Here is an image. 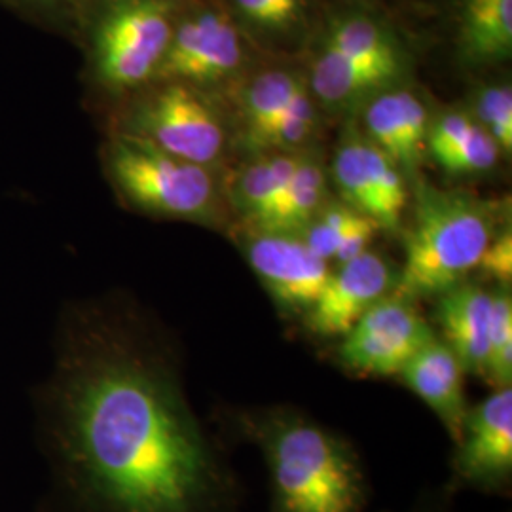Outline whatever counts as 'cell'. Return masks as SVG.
Returning a JSON list of instances; mask_svg holds the SVG:
<instances>
[{
	"label": "cell",
	"instance_id": "13",
	"mask_svg": "<svg viewBox=\"0 0 512 512\" xmlns=\"http://www.w3.org/2000/svg\"><path fill=\"white\" fill-rule=\"evenodd\" d=\"M465 374L458 355L437 334L408 359L399 374L406 387L435 412L454 442L461 437L469 412Z\"/></svg>",
	"mask_w": 512,
	"mask_h": 512
},
{
	"label": "cell",
	"instance_id": "9",
	"mask_svg": "<svg viewBox=\"0 0 512 512\" xmlns=\"http://www.w3.org/2000/svg\"><path fill=\"white\" fill-rule=\"evenodd\" d=\"M452 486L509 494L512 484V389L501 387L469 406L452 459Z\"/></svg>",
	"mask_w": 512,
	"mask_h": 512
},
{
	"label": "cell",
	"instance_id": "25",
	"mask_svg": "<svg viewBox=\"0 0 512 512\" xmlns=\"http://www.w3.org/2000/svg\"><path fill=\"white\" fill-rule=\"evenodd\" d=\"M501 158V150L497 147L494 137L482 128L478 122L471 133L450 150L437 164L456 175H480L492 171Z\"/></svg>",
	"mask_w": 512,
	"mask_h": 512
},
{
	"label": "cell",
	"instance_id": "15",
	"mask_svg": "<svg viewBox=\"0 0 512 512\" xmlns=\"http://www.w3.org/2000/svg\"><path fill=\"white\" fill-rule=\"evenodd\" d=\"M406 67L359 63L313 46L306 74L317 105L329 110H348L366 103L372 95L403 82Z\"/></svg>",
	"mask_w": 512,
	"mask_h": 512
},
{
	"label": "cell",
	"instance_id": "18",
	"mask_svg": "<svg viewBox=\"0 0 512 512\" xmlns=\"http://www.w3.org/2000/svg\"><path fill=\"white\" fill-rule=\"evenodd\" d=\"M239 97V122L243 145L255 152L262 135L287 109L294 93L306 84V74L293 67L274 65L256 71Z\"/></svg>",
	"mask_w": 512,
	"mask_h": 512
},
{
	"label": "cell",
	"instance_id": "12",
	"mask_svg": "<svg viewBox=\"0 0 512 512\" xmlns=\"http://www.w3.org/2000/svg\"><path fill=\"white\" fill-rule=\"evenodd\" d=\"M363 135L403 171L412 173L427 152L431 114L420 95L399 84L361 105Z\"/></svg>",
	"mask_w": 512,
	"mask_h": 512
},
{
	"label": "cell",
	"instance_id": "1",
	"mask_svg": "<svg viewBox=\"0 0 512 512\" xmlns=\"http://www.w3.org/2000/svg\"><path fill=\"white\" fill-rule=\"evenodd\" d=\"M67 437L84 484L105 512H243V486L175 374L110 348L76 374Z\"/></svg>",
	"mask_w": 512,
	"mask_h": 512
},
{
	"label": "cell",
	"instance_id": "8",
	"mask_svg": "<svg viewBox=\"0 0 512 512\" xmlns=\"http://www.w3.org/2000/svg\"><path fill=\"white\" fill-rule=\"evenodd\" d=\"M433 336L414 300L389 293L342 336L336 359L349 374L393 378Z\"/></svg>",
	"mask_w": 512,
	"mask_h": 512
},
{
	"label": "cell",
	"instance_id": "19",
	"mask_svg": "<svg viewBox=\"0 0 512 512\" xmlns=\"http://www.w3.org/2000/svg\"><path fill=\"white\" fill-rule=\"evenodd\" d=\"M329 200V175L315 158L302 154L283 192L253 230L300 234Z\"/></svg>",
	"mask_w": 512,
	"mask_h": 512
},
{
	"label": "cell",
	"instance_id": "4",
	"mask_svg": "<svg viewBox=\"0 0 512 512\" xmlns=\"http://www.w3.org/2000/svg\"><path fill=\"white\" fill-rule=\"evenodd\" d=\"M107 165L120 194L145 213L202 224L222 219L224 203L211 167L186 162L128 133L110 141Z\"/></svg>",
	"mask_w": 512,
	"mask_h": 512
},
{
	"label": "cell",
	"instance_id": "24",
	"mask_svg": "<svg viewBox=\"0 0 512 512\" xmlns=\"http://www.w3.org/2000/svg\"><path fill=\"white\" fill-rule=\"evenodd\" d=\"M476 122L494 137L501 154L512 150V88L511 84H488L476 90L473 109Z\"/></svg>",
	"mask_w": 512,
	"mask_h": 512
},
{
	"label": "cell",
	"instance_id": "3",
	"mask_svg": "<svg viewBox=\"0 0 512 512\" xmlns=\"http://www.w3.org/2000/svg\"><path fill=\"white\" fill-rule=\"evenodd\" d=\"M497 220L492 202L420 184L393 294L418 302L467 281L499 230Z\"/></svg>",
	"mask_w": 512,
	"mask_h": 512
},
{
	"label": "cell",
	"instance_id": "10",
	"mask_svg": "<svg viewBox=\"0 0 512 512\" xmlns=\"http://www.w3.org/2000/svg\"><path fill=\"white\" fill-rule=\"evenodd\" d=\"M245 256L277 308L304 315L329 279L330 266L296 234L253 230Z\"/></svg>",
	"mask_w": 512,
	"mask_h": 512
},
{
	"label": "cell",
	"instance_id": "21",
	"mask_svg": "<svg viewBox=\"0 0 512 512\" xmlns=\"http://www.w3.org/2000/svg\"><path fill=\"white\" fill-rule=\"evenodd\" d=\"M319 128L317 101L311 95L308 80L294 93L287 109L272 124L262 139L258 141L255 154L262 152H304L302 147L308 145Z\"/></svg>",
	"mask_w": 512,
	"mask_h": 512
},
{
	"label": "cell",
	"instance_id": "7",
	"mask_svg": "<svg viewBox=\"0 0 512 512\" xmlns=\"http://www.w3.org/2000/svg\"><path fill=\"white\" fill-rule=\"evenodd\" d=\"M122 133L211 169L226 148V128L217 107L200 88L175 80L158 82L131 109Z\"/></svg>",
	"mask_w": 512,
	"mask_h": 512
},
{
	"label": "cell",
	"instance_id": "27",
	"mask_svg": "<svg viewBox=\"0 0 512 512\" xmlns=\"http://www.w3.org/2000/svg\"><path fill=\"white\" fill-rule=\"evenodd\" d=\"M476 270H482L488 279L497 283V287H511L512 234L509 228H499L495 232L486 251L480 256Z\"/></svg>",
	"mask_w": 512,
	"mask_h": 512
},
{
	"label": "cell",
	"instance_id": "23",
	"mask_svg": "<svg viewBox=\"0 0 512 512\" xmlns=\"http://www.w3.org/2000/svg\"><path fill=\"white\" fill-rule=\"evenodd\" d=\"M361 215L363 213L353 209L344 200L329 198L315 213V217L306 224V228L296 236L304 239L313 253L330 262L334 260L342 238Z\"/></svg>",
	"mask_w": 512,
	"mask_h": 512
},
{
	"label": "cell",
	"instance_id": "6",
	"mask_svg": "<svg viewBox=\"0 0 512 512\" xmlns=\"http://www.w3.org/2000/svg\"><path fill=\"white\" fill-rule=\"evenodd\" d=\"M255 50L222 0H184L154 82L175 80L205 92L238 80Z\"/></svg>",
	"mask_w": 512,
	"mask_h": 512
},
{
	"label": "cell",
	"instance_id": "29",
	"mask_svg": "<svg viewBox=\"0 0 512 512\" xmlns=\"http://www.w3.org/2000/svg\"><path fill=\"white\" fill-rule=\"evenodd\" d=\"M452 494L442 490L439 494L427 495L410 512H454L452 511Z\"/></svg>",
	"mask_w": 512,
	"mask_h": 512
},
{
	"label": "cell",
	"instance_id": "28",
	"mask_svg": "<svg viewBox=\"0 0 512 512\" xmlns=\"http://www.w3.org/2000/svg\"><path fill=\"white\" fill-rule=\"evenodd\" d=\"M21 2L40 10H50L57 14H69V16L86 19L97 0H21Z\"/></svg>",
	"mask_w": 512,
	"mask_h": 512
},
{
	"label": "cell",
	"instance_id": "16",
	"mask_svg": "<svg viewBox=\"0 0 512 512\" xmlns=\"http://www.w3.org/2000/svg\"><path fill=\"white\" fill-rule=\"evenodd\" d=\"M256 48H296L319 25L315 0H222Z\"/></svg>",
	"mask_w": 512,
	"mask_h": 512
},
{
	"label": "cell",
	"instance_id": "22",
	"mask_svg": "<svg viewBox=\"0 0 512 512\" xmlns=\"http://www.w3.org/2000/svg\"><path fill=\"white\" fill-rule=\"evenodd\" d=\"M492 319L488 332L486 382L495 389L511 387L512 382V298L511 287L492 291Z\"/></svg>",
	"mask_w": 512,
	"mask_h": 512
},
{
	"label": "cell",
	"instance_id": "11",
	"mask_svg": "<svg viewBox=\"0 0 512 512\" xmlns=\"http://www.w3.org/2000/svg\"><path fill=\"white\" fill-rule=\"evenodd\" d=\"M397 270L389 258L365 251L332 270L310 310L306 329L319 338H342L384 296L393 293Z\"/></svg>",
	"mask_w": 512,
	"mask_h": 512
},
{
	"label": "cell",
	"instance_id": "26",
	"mask_svg": "<svg viewBox=\"0 0 512 512\" xmlns=\"http://www.w3.org/2000/svg\"><path fill=\"white\" fill-rule=\"evenodd\" d=\"M476 120L469 110H446L435 120H431L429 137H427V152L435 162L444 158L450 150L458 147L459 143L475 128Z\"/></svg>",
	"mask_w": 512,
	"mask_h": 512
},
{
	"label": "cell",
	"instance_id": "14",
	"mask_svg": "<svg viewBox=\"0 0 512 512\" xmlns=\"http://www.w3.org/2000/svg\"><path fill=\"white\" fill-rule=\"evenodd\" d=\"M492 291L463 281L437 296L435 317L442 340L458 355L467 374L486 378L488 332L492 319Z\"/></svg>",
	"mask_w": 512,
	"mask_h": 512
},
{
	"label": "cell",
	"instance_id": "2",
	"mask_svg": "<svg viewBox=\"0 0 512 512\" xmlns=\"http://www.w3.org/2000/svg\"><path fill=\"white\" fill-rule=\"evenodd\" d=\"M220 410L230 433L266 461L268 512H365L368 478L346 437L291 404Z\"/></svg>",
	"mask_w": 512,
	"mask_h": 512
},
{
	"label": "cell",
	"instance_id": "17",
	"mask_svg": "<svg viewBox=\"0 0 512 512\" xmlns=\"http://www.w3.org/2000/svg\"><path fill=\"white\" fill-rule=\"evenodd\" d=\"M456 48L471 67L507 61L512 54V0H456Z\"/></svg>",
	"mask_w": 512,
	"mask_h": 512
},
{
	"label": "cell",
	"instance_id": "20",
	"mask_svg": "<svg viewBox=\"0 0 512 512\" xmlns=\"http://www.w3.org/2000/svg\"><path fill=\"white\" fill-rule=\"evenodd\" d=\"M304 152H262L239 167L230 184V202L239 215L255 226L289 183Z\"/></svg>",
	"mask_w": 512,
	"mask_h": 512
},
{
	"label": "cell",
	"instance_id": "5",
	"mask_svg": "<svg viewBox=\"0 0 512 512\" xmlns=\"http://www.w3.org/2000/svg\"><path fill=\"white\" fill-rule=\"evenodd\" d=\"M184 0H97L90 21L93 73L112 92L154 82Z\"/></svg>",
	"mask_w": 512,
	"mask_h": 512
}]
</instances>
